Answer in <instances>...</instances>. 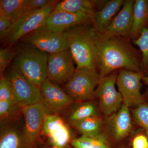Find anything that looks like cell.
I'll use <instances>...</instances> for the list:
<instances>
[{
	"label": "cell",
	"mask_w": 148,
	"mask_h": 148,
	"mask_svg": "<svg viewBox=\"0 0 148 148\" xmlns=\"http://www.w3.org/2000/svg\"><path fill=\"white\" fill-rule=\"evenodd\" d=\"M92 18L86 14L70 13L54 9L47 16L43 28L63 34L71 27L92 22Z\"/></svg>",
	"instance_id": "cell-13"
},
{
	"label": "cell",
	"mask_w": 148,
	"mask_h": 148,
	"mask_svg": "<svg viewBox=\"0 0 148 148\" xmlns=\"http://www.w3.org/2000/svg\"><path fill=\"white\" fill-rule=\"evenodd\" d=\"M8 100L16 101L10 82L3 75L0 79V101Z\"/></svg>",
	"instance_id": "cell-28"
},
{
	"label": "cell",
	"mask_w": 148,
	"mask_h": 148,
	"mask_svg": "<svg viewBox=\"0 0 148 148\" xmlns=\"http://www.w3.org/2000/svg\"><path fill=\"white\" fill-rule=\"evenodd\" d=\"M143 74L125 69L119 70L116 84L121 95L123 104L127 107H135L144 103V96L141 92Z\"/></svg>",
	"instance_id": "cell-10"
},
{
	"label": "cell",
	"mask_w": 148,
	"mask_h": 148,
	"mask_svg": "<svg viewBox=\"0 0 148 148\" xmlns=\"http://www.w3.org/2000/svg\"><path fill=\"white\" fill-rule=\"evenodd\" d=\"M42 135L47 138L49 145L53 148H66L73 140L68 125L57 114H48L46 116Z\"/></svg>",
	"instance_id": "cell-12"
},
{
	"label": "cell",
	"mask_w": 148,
	"mask_h": 148,
	"mask_svg": "<svg viewBox=\"0 0 148 148\" xmlns=\"http://www.w3.org/2000/svg\"><path fill=\"white\" fill-rule=\"evenodd\" d=\"M74 148H82L90 147L92 148H110L105 138L101 135L93 137L82 136L74 139L71 143Z\"/></svg>",
	"instance_id": "cell-25"
},
{
	"label": "cell",
	"mask_w": 148,
	"mask_h": 148,
	"mask_svg": "<svg viewBox=\"0 0 148 148\" xmlns=\"http://www.w3.org/2000/svg\"><path fill=\"white\" fill-rule=\"evenodd\" d=\"M100 77L97 70L76 69L62 88L74 102L91 101L95 98V90Z\"/></svg>",
	"instance_id": "cell-4"
},
{
	"label": "cell",
	"mask_w": 148,
	"mask_h": 148,
	"mask_svg": "<svg viewBox=\"0 0 148 148\" xmlns=\"http://www.w3.org/2000/svg\"><path fill=\"white\" fill-rule=\"evenodd\" d=\"M70 108L67 119L70 124L89 117L97 116L98 109L96 106L92 102H80L72 106Z\"/></svg>",
	"instance_id": "cell-22"
},
{
	"label": "cell",
	"mask_w": 148,
	"mask_h": 148,
	"mask_svg": "<svg viewBox=\"0 0 148 148\" xmlns=\"http://www.w3.org/2000/svg\"><path fill=\"white\" fill-rule=\"evenodd\" d=\"M37 148H53L52 147H51L50 145H43L41 146V147H38ZM66 148H70L69 146L67 147Z\"/></svg>",
	"instance_id": "cell-33"
},
{
	"label": "cell",
	"mask_w": 148,
	"mask_h": 148,
	"mask_svg": "<svg viewBox=\"0 0 148 148\" xmlns=\"http://www.w3.org/2000/svg\"><path fill=\"white\" fill-rule=\"evenodd\" d=\"M95 33L92 22L71 27L63 33L69 40V50L77 69L97 70Z\"/></svg>",
	"instance_id": "cell-2"
},
{
	"label": "cell",
	"mask_w": 148,
	"mask_h": 148,
	"mask_svg": "<svg viewBox=\"0 0 148 148\" xmlns=\"http://www.w3.org/2000/svg\"><path fill=\"white\" fill-rule=\"evenodd\" d=\"M132 41L141 51V72L144 75L148 76V27H144L139 36Z\"/></svg>",
	"instance_id": "cell-24"
},
{
	"label": "cell",
	"mask_w": 148,
	"mask_h": 148,
	"mask_svg": "<svg viewBox=\"0 0 148 148\" xmlns=\"http://www.w3.org/2000/svg\"><path fill=\"white\" fill-rule=\"evenodd\" d=\"M82 136L93 137L100 135L102 123L97 116L75 122L71 124Z\"/></svg>",
	"instance_id": "cell-23"
},
{
	"label": "cell",
	"mask_w": 148,
	"mask_h": 148,
	"mask_svg": "<svg viewBox=\"0 0 148 148\" xmlns=\"http://www.w3.org/2000/svg\"><path fill=\"white\" fill-rule=\"evenodd\" d=\"M106 1L64 0L56 5L54 10L70 13L86 14L92 16L97 11L102 8Z\"/></svg>",
	"instance_id": "cell-18"
},
{
	"label": "cell",
	"mask_w": 148,
	"mask_h": 148,
	"mask_svg": "<svg viewBox=\"0 0 148 148\" xmlns=\"http://www.w3.org/2000/svg\"><path fill=\"white\" fill-rule=\"evenodd\" d=\"M92 148L90 147H84V148Z\"/></svg>",
	"instance_id": "cell-34"
},
{
	"label": "cell",
	"mask_w": 148,
	"mask_h": 148,
	"mask_svg": "<svg viewBox=\"0 0 148 148\" xmlns=\"http://www.w3.org/2000/svg\"><path fill=\"white\" fill-rule=\"evenodd\" d=\"M135 121L148 134V105L143 103L133 111Z\"/></svg>",
	"instance_id": "cell-27"
},
{
	"label": "cell",
	"mask_w": 148,
	"mask_h": 148,
	"mask_svg": "<svg viewBox=\"0 0 148 148\" xmlns=\"http://www.w3.org/2000/svg\"><path fill=\"white\" fill-rule=\"evenodd\" d=\"M15 118L1 122L0 148H32L28 145Z\"/></svg>",
	"instance_id": "cell-16"
},
{
	"label": "cell",
	"mask_w": 148,
	"mask_h": 148,
	"mask_svg": "<svg viewBox=\"0 0 148 148\" xmlns=\"http://www.w3.org/2000/svg\"><path fill=\"white\" fill-rule=\"evenodd\" d=\"M59 1L55 0H28L29 10L40 9L49 6L57 5Z\"/></svg>",
	"instance_id": "cell-30"
},
{
	"label": "cell",
	"mask_w": 148,
	"mask_h": 148,
	"mask_svg": "<svg viewBox=\"0 0 148 148\" xmlns=\"http://www.w3.org/2000/svg\"><path fill=\"white\" fill-rule=\"evenodd\" d=\"M142 81H143L144 83L147 86L148 90V76H146L143 75V77H142Z\"/></svg>",
	"instance_id": "cell-32"
},
{
	"label": "cell",
	"mask_w": 148,
	"mask_h": 148,
	"mask_svg": "<svg viewBox=\"0 0 148 148\" xmlns=\"http://www.w3.org/2000/svg\"><path fill=\"white\" fill-rule=\"evenodd\" d=\"M10 18L0 14V38L1 42L7 40L12 26Z\"/></svg>",
	"instance_id": "cell-29"
},
{
	"label": "cell",
	"mask_w": 148,
	"mask_h": 148,
	"mask_svg": "<svg viewBox=\"0 0 148 148\" xmlns=\"http://www.w3.org/2000/svg\"><path fill=\"white\" fill-rule=\"evenodd\" d=\"M20 40L49 54L69 49V40L63 34L56 33L43 27L26 35Z\"/></svg>",
	"instance_id": "cell-7"
},
{
	"label": "cell",
	"mask_w": 148,
	"mask_h": 148,
	"mask_svg": "<svg viewBox=\"0 0 148 148\" xmlns=\"http://www.w3.org/2000/svg\"><path fill=\"white\" fill-rule=\"evenodd\" d=\"M131 40L95 31L96 61L100 76L108 75L119 69L141 72L142 55L132 45Z\"/></svg>",
	"instance_id": "cell-1"
},
{
	"label": "cell",
	"mask_w": 148,
	"mask_h": 148,
	"mask_svg": "<svg viewBox=\"0 0 148 148\" xmlns=\"http://www.w3.org/2000/svg\"><path fill=\"white\" fill-rule=\"evenodd\" d=\"M16 48V54L12 64L19 73L40 88L47 79L49 54L22 42Z\"/></svg>",
	"instance_id": "cell-3"
},
{
	"label": "cell",
	"mask_w": 148,
	"mask_h": 148,
	"mask_svg": "<svg viewBox=\"0 0 148 148\" xmlns=\"http://www.w3.org/2000/svg\"><path fill=\"white\" fill-rule=\"evenodd\" d=\"M132 128L131 116L129 107L123 104L116 114L113 121V132L117 140L125 138Z\"/></svg>",
	"instance_id": "cell-20"
},
{
	"label": "cell",
	"mask_w": 148,
	"mask_h": 148,
	"mask_svg": "<svg viewBox=\"0 0 148 148\" xmlns=\"http://www.w3.org/2000/svg\"><path fill=\"white\" fill-rule=\"evenodd\" d=\"M40 88L43 101L51 114L61 112L74 102L63 88L47 79L42 83Z\"/></svg>",
	"instance_id": "cell-14"
},
{
	"label": "cell",
	"mask_w": 148,
	"mask_h": 148,
	"mask_svg": "<svg viewBox=\"0 0 148 148\" xmlns=\"http://www.w3.org/2000/svg\"><path fill=\"white\" fill-rule=\"evenodd\" d=\"M134 3V0L124 1L121 9L103 33L109 36L130 38L133 25Z\"/></svg>",
	"instance_id": "cell-15"
},
{
	"label": "cell",
	"mask_w": 148,
	"mask_h": 148,
	"mask_svg": "<svg viewBox=\"0 0 148 148\" xmlns=\"http://www.w3.org/2000/svg\"><path fill=\"white\" fill-rule=\"evenodd\" d=\"M117 71L105 77H101L95 90V98L99 100V106L103 113L109 116L116 112L121 107L123 99L115 85Z\"/></svg>",
	"instance_id": "cell-9"
},
{
	"label": "cell",
	"mask_w": 148,
	"mask_h": 148,
	"mask_svg": "<svg viewBox=\"0 0 148 148\" xmlns=\"http://www.w3.org/2000/svg\"><path fill=\"white\" fill-rule=\"evenodd\" d=\"M56 5L40 9L29 11L12 22L7 41L14 44L31 32L43 27L47 16L54 10Z\"/></svg>",
	"instance_id": "cell-8"
},
{
	"label": "cell",
	"mask_w": 148,
	"mask_h": 148,
	"mask_svg": "<svg viewBox=\"0 0 148 148\" xmlns=\"http://www.w3.org/2000/svg\"><path fill=\"white\" fill-rule=\"evenodd\" d=\"M124 1H106V3L94 13L92 18V26L96 32L103 33L106 32L111 21L121 9Z\"/></svg>",
	"instance_id": "cell-17"
},
{
	"label": "cell",
	"mask_w": 148,
	"mask_h": 148,
	"mask_svg": "<svg viewBox=\"0 0 148 148\" xmlns=\"http://www.w3.org/2000/svg\"><path fill=\"white\" fill-rule=\"evenodd\" d=\"M4 75L10 82L16 102L20 108L42 101L39 88L27 79L12 64Z\"/></svg>",
	"instance_id": "cell-6"
},
{
	"label": "cell",
	"mask_w": 148,
	"mask_h": 148,
	"mask_svg": "<svg viewBox=\"0 0 148 148\" xmlns=\"http://www.w3.org/2000/svg\"><path fill=\"white\" fill-rule=\"evenodd\" d=\"M145 27H148V0H135L133 9V25L130 39H136Z\"/></svg>",
	"instance_id": "cell-19"
},
{
	"label": "cell",
	"mask_w": 148,
	"mask_h": 148,
	"mask_svg": "<svg viewBox=\"0 0 148 148\" xmlns=\"http://www.w3.org/2000/svg\"><path fill=\"white\" fill-rule=\"evenodd\" d=\"M133 148H148L147 138L144 135L136 136L132 142Z\"/></svg>",
	"instance_id": "cell-31"
},
{
	"label": "cell",
	"mask_w": 148,
	"mask_h": 148,
	"mask_svg": "<svg viewBox=\"0 0 148 148\" xmlns=\"http://www.w3.org/2000/svg\"><path fill=\"white\" fill-rule=\"evenodd\" d=\"M21 112L24 119L22 126L23 136L32 148L44 145L41 138L42 130L45 117L51 114L43 101L23 107Z\"/></svg>",
	"instance_id": "cell-5"
},
{
	"label": "cell",
	"mask_w": 148,
	"mask_h": 148,
	"mask_svg": "<svg viewBox=\"0 0 148 148\" xmlns=\"http://www.w3.org/2000/svg\"><path fill=\"white\" fill-rule=\"evenodd\" d=\"M29 11L28 0L0 1V14L10 18L12 22Z\"/></svg>",
	"instance_id": "cell-21"
},
{
	"label": "cell",
	"mask_w": 148,
	"mask_h": 148,
	"mask_svg": "<svg viewBox=\"0 0 148 148\" xmlns=\"http://www.w3.org/2000/svg\"><path fill=\"white\" fill-rule=\"evenodd\" d=\"M16 54V48L8 47L0 49V73L3 75Z\"/></svg>",
	"instance_id": "cell-26"
},
{
	"label": "cell",
	"mask_w": 148,
	"mask_h": 148,
	"mask_svg": "<svg viewBox=\"0 0 148 148\" xmlns=\"http://www.w3.org/2000/svg\"><path fill=\"white\" fill-rule=\"evenodd\" d=\"M69 49L49 54L47 66V79L60 86L64 85L71 78L76 68Z\"/></svg>",
	"instance_id": "cell-11"
}]
</instances>
